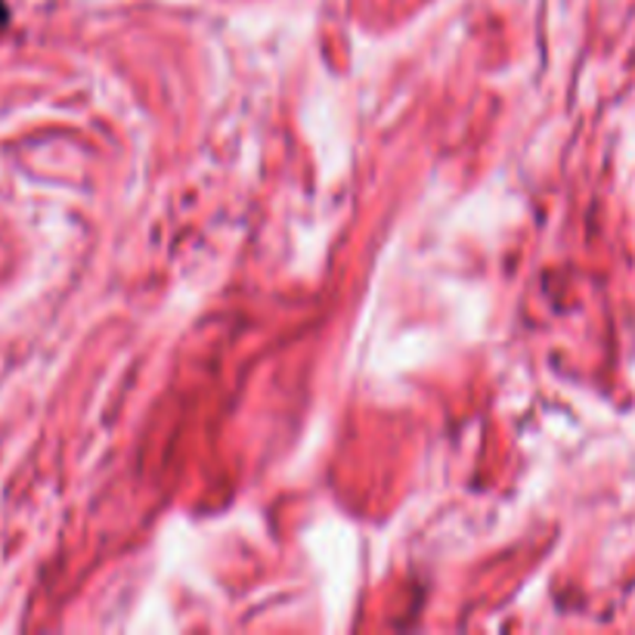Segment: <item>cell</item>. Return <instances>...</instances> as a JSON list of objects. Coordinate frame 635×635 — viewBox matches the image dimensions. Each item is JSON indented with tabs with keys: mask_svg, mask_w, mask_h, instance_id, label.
<instances>
[{
	"mask_svg": "<svg viewBox=\"0 0 635 635\" xmlns=\"http://www.w3.org/2000/svg\"><path fill=\"white\" fill-rule=\"evenodd\" d=\"M0 22H7V7H3V0H0Z\"/></svg>",
	"mask_w": 635,
	"mask_h": 635,
	"instance_id": "cell-1",
	"label": "cell"
}]
</instances>
